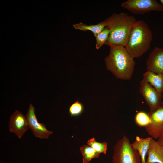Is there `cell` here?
Listing matches in <instances>:
<instances>
[{"label":"cell","mask_w":163,"mask_h":163,"mask_svg":"<svg viewBox=\"0 0 163 163\" xmlns=\"http://www.w3.org/2000/svg\"><path fill=\"white\" fill-rule=\"evenodd\" d=\"M84 110V107L83 104L78 100L70 106L69 112L71 116L76 117L81 115Z\"/></svg>","instance_id":"cell-19"},{"label":"cell","mask_w":163,"mask_h":163,"mask_svg":"<svg viewBox=\"0 0 163 163\" xmlns=\"http://www.w3.org/2000/svg\"><path fill=\"white\" fill-rule=\"evenodd\" d=\"M146 69L156 73L163 74V50L156 47L151 52L146 61Z\"/></svg>","instance_id":"cell-10"},{"label":"cell","mask_w":163,"mask_h":163,"mask_svg":"<svg viewBox=\"0 0 163 163\" xmlns=\"http://www.w3.org/2000/svg\"><path fill=\"white\" fill-rule=\"evenodd\" d=\"M80 150L83 156V163H89L92 159L98 158L100 154L88 145L81 147Z\"/></svg>","instance_id":"cell-15"},{"label":"cell","mask_w":163,"mask_h":163,"mask_svg":"<svg viewBox=\"0 0 163 163\" xmlns=\"http://www.w3.org/2000/svg\"><path fill=\"white\" fill-rule=\"evenodd\" d=\"M152 138L151 137L143 138L137 136L135 141L131 144L132 148L139 154L141 163H146V156L147 155L150 143Z\"/></svg>","instance_id":"cell-12"},{"label":"cell","mask_w":163,"mask_h":163,"mask_svg":"<svg viewBox=\"0 0 163 163\" xmlns=\"http://www.w3.org/2000/svg\"><path fill=\"white\" fill-rule=\"evenodd\" d=\"M161 104H163V102H161Z\"/></svg>","instance_id":"cell-22"},{"label":"cell","mask_w":163,"mask_h":163,"mask_svg":"<svg viewBox=\"0 0 163 163\" xmlns=\"http://www.w3.org/2000/svg\"><path fill=\"white\" fill-rule=\"evenodd\" d=\"M29 126L33 135L36 138L46 139L53 134V132L48 130L46 126L39 123L36 117L34 107L30 104L25 116Z\"/></svg>","instance_id":"cell-8"},{"label":"cell","mask_w":163,"mask_h":163,"mask_svg":"<svg viewBox=\"0 0 163 163\" xmlns=\"http://www.w3.org/2000/svg\"><path fill=\"white\" fill-rule=\"evenodd\" d=\"M113 163H141L140 156L132 147L129 139L124 136L113 147Z\"/></svg>","instance_id":"cell-4"},{"label":"cell","mask_w":163,"mask_h":163,"mask_svg":"<svg viewBox=\"0 0 163 163\" xmlns=\"http://www.w3.org/2000/svg\"><path fill=\"white\" fill-rule=\"evenodd\" d=\"M9 129L10 132L14 133L19 138L21 139L24 133L30 129L26 116L16 110L10 117Z\"/></svg>","instance_id":"cell-9"},{"label":"cell","mask_w":163,"mask_h":163,"mask_svg":"<svg viewBox=\"0 0 163 163\" xmlns=\"http://www.w3.org/2000/svg\"><path fill=\"white\" fill-rule=\"evenodd\" d=\"M87 144L100 154H106L107 144L106 142H98L96 141L94 138H93L88 141Z\"/></svg>","instance_id":"cell-17"},{"label":"cell","mask_w":163,"mask_h":163,"mask_svg":"<svg viewBox=\"0 0 163 163\" xmlns=\"http://www.w3.org/2000/svg\"><path fill=\"white\" fill-rule=\"evenodd\" d=\"M73 26L76 29L83 31H90L94 34L95 37L104 29L107 26V25L103 21L97 24L92 25H87L82 22H80L73 25Z\"/></svg>","instance_id":"cell-14"},{"label":"cell","mask_w":163,"mask_h":163,"mask_svg":"<svg viewBox=\"0 0 163 163\" xmlns=\"http://www.w3.org/2000/svg\"><path fill=\"white\" fill-rule=\"evenodd\" d=\"M136 124L139 126L145 128L151 123V119L148 113L141 111L138 112L134 118Z\"/></svg>","instance_id":"cell-16"},{"label":"cell","mask_w":163,"mask_h":163,"mask_svg":"<svg viewBox=\"0 0 163 163\" xmlns=\"http://www.w3.org/2000/svg\"><path fill=\"white\" fill-rule=\"evenodd\" d=\"M108 56L104 59L106 69L117 78L129 80L134 69L135 62L125 47L110 45Z\"/></svg>","instance_id":"cell-1"},{"label":"cell","mask_w":163,"mask_h":163,"mask_svg":"<svg viewBox=\"0 0 163 163\" xmlns=\"http://www.w3.org/2000/svg\"><path fill=\"white\" fill-rule=\"evenodd\" d=\"M160 2H161V3L163 7V0H160Z\"/></svg>","instance_id":"cell-21"},{"label":"cell","mask_w":163,"mask_h":163,"mask_svg":"<svg viewBox=\"0 0 163 163\" xmlns=\"http://www.w3.org/2000/svg\"><path fill=\"white\" fill-rule=\"evenodd\" d=\"M136 21L134 17L124 12L113 13L106 19L103 21L109 29L110 33L105 44L125 47Z\"/></svg>","instance_id":"cell-2"},{"label":"cell","mask_w":163,"mask_h":163,"mask_svg":"<svg viewBox=\"0 0 163 163\" xmlns=\"http://www.w3.org/2000/svg\"><path fill=\"white\" fill-rule=\"evenodd\" d=\"M121 6L132 13L143 14L152 11H163V7L156 0H127Z\"/></svg>","instance_id":"cell-5"},{"label":"cell","mask_w":163,"mask_h":163,"mask_svg":"<svg viewBox=\"0 0 163 163\" xmlns=\"http://www.w3.org/2000/svg\"><path fill=\"white\" fill-rule=\"evenodd\" d=\"M152 38V32L146 22L136 21L125 47L133 58H138L150 48Z\"/></svg>","instance_id":"cell-3"},{"label":"cell","mask_w":163,"mask_h":163,"mask_svg":"<svg viewBox=\"0 0 163 163\" xmlns=\"http://www.w3.org/2000/svg\"><path fill=\"white\" fill-rule=\"evenodd\" d=\"M147 155L146 163H163V145L152 138Z\"/></svg>","instance_id":"cell-11"},{"label":"cell","mask_w":163,"mask_h":163,"mask_svg":"<svg viewBox=\"0 0 163 163\" xmlns=\"http://www.w3.org/2000/svg\"><path fill=\"white\" fill-rule=\"evenodd\" d=\"M148 113L151 123L145 128L151 137L158 139L163 134V104H161L155 110Z\"/></svg>","instance_id":"cell-7"},{"label":"cell","mask_w":163,"mask_h":163,"mask_svg":"<svg viewBox=\"0 0 163 163\" xmlns=\"http://www.w3.org/2000/svg\"><path fill=\"white\" fill-rule=\"evenodd\" d=\"M143 79L153 87L158 93H163V74L156 73L147 71L143 75Z\"/></svg>","instance_id":"cell-13"},{"label":"cell","mask_w":163,"mask_h":163,"mask_svg":"<svg viewBox=\"0 0 163 163\" xmlns=\"http://www.w3.org/2000/svg\"><path fill=\"white\" fill-rule=\"evenodd\" d=\"M110 33V30L106 26L102 31L95 37L96 41V47L97 49H99L105 44L108 39Z\"/></svg>","instance_id":"cell-18"},{"label":"cell","mask_w":163,"mask_h":163,"mask_svg":"<svg viewBox=\"0 0 163 163\" xmlns=\"http://www.w3.org/2000/svg\"><path fill=\"white\" fill-rule=\"evenodd\" d=\"M157 141L163 145V134L158 139Z\"/></svg>","instance_id":"cell-20"},{"label":"cell","mask_w":163,"mask_h":163,"mask_svg":"<svg viewBox=\"0 0 163 163\" xmlns=\"http://www.w3.org/2000/svg\"><path fill=\"white\" fill-rule=\"evenodd\" d=\"M139 91L145 100L150 112L155 110L161 105L162 94L158 93L143 79L140 82Z\"/></svg>","instance_id":"cell-6"}]
</instances>
